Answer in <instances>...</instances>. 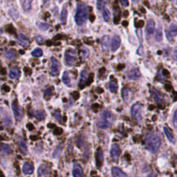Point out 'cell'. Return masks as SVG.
I'll return each mask as SVG.
<instances>
[{
	"mask_svg": "<svg viewBox=\"0 0 177 177\" xmlns=\"http://www.w3.org/2000/svg\"><path fill=\"white\" fill-rule=\"evenodd\" d=\"M161 145V139L160 136L157 133H151L147 136L146 138V149L156 154L160 149Z\"/></svg>",
	"mask_w": 177,
	"mask_h": 177,
	"instance_id": "1",
	"label": "cell"
},
{
	"mask_svg": "<svg viewBox=\"0 0 177 177\" xmlns=\"http://www.w3.org/2000/svg\"><path fill=\"white\" fill-rule=\"evenodd\" d=\"M88 7L84 4H78L75 15V21L76 24L78 26H83L84 24L87 19H88Z\"/></svg>",
	"mask_w": 177,
	"mask_h": 177,
	"instance_id": "2",
	"label": "cell"
},
{
	"mask_svg": "<svg viewBox=\"0 0 177 177\" xmlns=\"http://www.w3.org/2000/svg\"><path fill=\"white\" fill-rule=\"evenodd\" d=\"M112 114L108 111H103L100 114L97 125L100 129H108L112 125Z\"/></svg>",
	"mask_w": 177,
	"mask_h": 177,
	"instance_id": "3",
	"label": "cell"
},
{
	"mask_svg": "<svg viewBox=\"0 0 177 177\" xmlns=\"http://www.w3.org/2000/svg\"><path fill=\"white\" fill-rule=\"evenodd\" d=\"M76 57H77V53L74 50L68 49L67 51H66L65 54L66 65L69 66V67H72L75 64Z\"/></svg>",
	"mask_w": 177,
	"mask_h": 177,
	"instance_id": "4",
	"label": "cell"
},
{
	"mask_svg": "<svg viewBox=\"0 0 177 177\" xmlns=\"http://www.w3.org/2000/svg\"><path fill=\"white\" fill-rule=\"evenodd\" d=\"M142 106L141 105L138 104V103L134 104L133 106L131 107V113L132 117L136 118L139 122H141L142 120Z\"/></svg>",
	"mask_w": 177,
	"mask_h": 177,
	"instance_id": "5",
	"label": "cell"
},
{
	"mask_svg": "<svg viewBox=\"0 0 177 177\" xmlns=\"http://www.w3.org/2000/svg\"><path fill=\"white\" fill-rule=\"evenodd\" d=\"M51 68H50V73L53 76H58L60 73V67H61L60 62L57 59H55V57H52L51 58Z\"/></svg>",
	"mask_w": 177,
	"mask_h": 177,
	"instance_id": "6",
	"label": "cell"
},
{
	"mask_svg": "<svg viewBox=\"0 0 177 177\" xmlns=\"http://www.w3.org/2000/svg\"><path fill=\"white\" fill-rule=\"evenodd\" d=\"M12 109L13 111V113L16 119L21 120L24 116V112L22 108L19 106L16 102H13Z\"/></svg>",
	"mask_w": 177,
	"mask_h": 177,
	"instance_id": "7",
	"label": "cell"
},
{
	"mask_svg": "<svg viewBox=\"0 0 177 177\" xmlns=\"http://www.w3.org/2000/svg\"><path fill=\"white\" fill-rule=\"evenodd\" d=\"M177 34V28L175 24H171L170 26V29H169V32H166V35H167V38L170 42H172L174 39L172 38L176 37Z\"/></svg>",
	"mask_w": 177,
	"mask_h": 177,
	"instance_id": "8",
	"label": "cell"
},
{
	"mask_svg": "<svg viewBox=\"0 0 177 177\" xmlns=\"http://www.w3.org/2000/svg\"><path fill=\"white\" fill-rule=\"evenodd\" d=\"M33 0H20L21 6L25 12H30L33 8Z\"/></svg>",
	"mask_w": 177,
	"mask_h": 177,
	"instance_id": "9",
	"label": "cell"
},
{
	"mask_svg": "<svg viewBox=\"0 0 177 177\" xmlns=\"http://www.w3.org/2000/svg\"><path fill=\"white\" fill-rule=\"evenodd\" d=\"M119 152H120V147L117 144H113L111 147L110 150V156L113 159H118V157H119Z\"/></svg>",
	"mask_w": 177,
	"mask_h": 177,
	"instance_id": "10",
	"label": "cell"
},
{
	"mask_svg": "<svg viewBox=\"0 0 177 177\" xmlns=\"http://www.w3.org/2000/svg\"><path fill=\"white\" fill-rule=\"evenodd\" d=\"M120 38L118 35H115L112 39V42H111V49L112 51H116L120 45Z\"/></svg>",
	"mask_w": 177,
	"mask_h": 177,
	"instance_id": "11",
	"label": "cell"
},
{
	"mask_svg": "<svg viewBox=\"0 0 177 177\" xmlns=\"http://www.w3.org/2000/svg\"><path fill=\"white\" fill-rule=\"evenodd\" d=\"M17 42L20 45H22L23 46H28L29 44H30V41H29V39L26 37V35H23L22 33H20L19 35L17 37Z\"/></svg>",
	"mask_w": 177,
	"mask_h": 177,
	"instance_id": "12",
	"label": "cell"
},
{
	"mask_svg": "<svg viewBox=\"0 0 177 177\" xmlns=\"http://www.w3.org/2000/svg\"><path fill=\"white\" fill-rule=\"evenodd\" d=\"M73 177H83V170L81 166L75 163L73 169Z\"/></svg>",
	"mask_w": 177,
	"mask_h": 177,
	"instance_id": "13",
	"label": "cell"
},
{
	"mask_svg": "<svg viewBox=\"0 0 177 177\" xmlns=\"http://www.w3.org/2000/svg\"><path fill=\"white\" fill-rule=\"evenodd\" d=\"M155 30V22L153 20H149L146 25V33L147 37L152 35L154 33Z\"/></svg>",
	"mask_w": 177,
	"mask_h": 177,
	"instance_id": "14",
	"label": "cell"
},
{
	"mask_svg": "<svg viewBox=\"0 0 177 177\" xmlns=\"http://www.w3.org/2000/svg\"><path fill=\"white\" fill-rule=\"evenodd\" d=\"M141 73L138 68H132L129 72L128 77L131 80H138V78H141Z\"/></svg>",
	"mask_w": 177,
	"mask_h": 177,
	"instance_id": "15",
	"label": "cell"
},
{
	"mask_svg": "<svg viewBox=\"0 0 177 177\" xmlns=\"http://www.w3.org/2000/svg\"><path fill=\"white\" fill-rule=\"evenodd\" d=\"M132 95H133V93H132L131 90L128 88L124 89L122 91V98L125 101H129L131 98Z\"/></svg>",
	"mask_w": 177,
	"mask_h": 177,
	"instance_id": "16",
	"label": "cell"
},
{
	"mask_svg": "<svg viewBox=\"0 0 177 177\" xmlns=\"http://www.w3.org/2000/svg\"><path fill=\"white\" fill-rule=\"evenodd\" d=\"M101 44L102 46V49L105 51H107L109 50V44H110V38L109 35H105L103 36L101 39Z\"/></svg>",
	"mask_w": 177,
	"mask_h": 177,
	"instance_id": "17",
	"label": "cell"
},
{
	"mask_svg": "<svg viewBox=\"0 0 177 177\" xmlns=\"http://www.w3.org/2000/svg\"><path fill=\"white\" fill-rule=\"evenodd\" d=\"M50 174V168L46 165H42L39 166L38 170V175L39 176H42L46 174Z\"/></svg>",
	"mask_w": 177,
	"mask_h": 177,
	"instance_id": "18",
	"label": "cell"
},
{
	"mask_svg": "<svg viewBox=\"0 0 177 177\" xmlns=\"http://www.w3.org/2000/svg\"><path fill=\"white\" fill-rule=\"evenodd\" d=\"M152 93L156 102L158 103V104L161 102H164V98H163V96L162 94H160V92H158L157 90H154Z\"/></svg>",
	"mask_w": 177,
	"mask_h": 177,
	"instance_id": "19",
	"label": "cell"
},
{
	"mask_svg": "<svg viewBox=\"0 0 177 177\" xmlns=\"http://www.w3.org/2000/svg\"><path fill=\"white\" fill-rule=\"evenodd\" d=\"M163 131H164L165 136H167V138H168L169 141L172 142V143H175L176 138L172 134V133H171V132L170 131V129H169L167 127H164V128H163Z\"/></svg>",
	"mask_w": 177,
	"mask_h": 177,
	"instance_id": "20",
	"label": "cell"
},
{
	"mask_svg": "<svg viewBox=\"0 0 177 177\" xmlns=\"http://www.w3.org/2000/svg\"><path fill=\"white\" fill-rule=\"evenodd\" d=\"M112 171L113 177H127L125 173L118 168H113Z\"/></svg>",
	"mask_w": 177,
	"mask_h": 177,
	"instance_id": "21",
	"label": "cell"
},
{
	"mask_svg": "<svg viewBox=\"0 0 177 177\" xmlns=\"http://www.w3.org/2000/svg\"><path fill=\"white\" fill-rule=\"evenodd\" d=\"M62 80L63 83H64L65 85H67V87L71 86V79L69 78V76H68V73L67 72V71H65V72L63 73Z\"/></svg>",
	"mask_w": 177,
	"mask_h": 177,
	"instance_id": "22",
	"label": "cell"
},
{
	"mask_svg": "<svg viewBox=\"0 0 177 177\" xmlns=\"http://www.w3.org/2000/svg\"><path fill=\"white\" fill-rule=\"evenodd\" d=\"M20 70L17 68H13L10 71L9 73V77L11 79H17L20 77Z\"/></svg>",
	"mask_w": 177,
	"mask_h": 177,
	"instance_id": "23",
	"label": "cell"
},
{
	"mask_svg": "<svg viewBox=\"0 0 177 177\" xmlns=\"http://www.w3.org/2000/svg\"><path fill=\"white\" fill-rule=\"evenodd\" d=\"M22 171L25 174H31L33 172V168L28 163H25L23 165Z\"/></svg>",
	"mask_w": 177,
	"mask_h": 177,
	"instance_id": "24",
	"label": "cell"
},
{
	"mask_svg": "<svg viewBox=\"0 0 177 177\" xmlns=\"http://www.w3.org/2000/svg\"><path fill=\"white\" fill-rule=\"evenodd\" d=\"M163 39V31L162 28L158 27V29L156 31L155 34V40L157 42H160Z\"/></svg>",
	"mask_w": 177,
	"mask_h": 177,
	"instance_id": "25",
	"label": "cell"
},
{
	"mask_svg": "<svg viewBox=\"0 0 177 177\" xmlns=\"http://www.w3.org/2000/svg\"><path fill=\"white\" fill-rule=\"evenodd\" d=\"M37 27H38L39 30L41 31H46L47 29H49L50 27V25L47 23L44 22H38L36 23Z\"/></svg>",
	"mask_w": 177,
	"mask_h": 177,
	"instance_id": "26",
	"label": "cell"
},
{
	"mask_svg": "<svg viewBox=\"0 0 177 177\" xmlns=\"http://www.w3.org/2000/svg\"><path fill=\"white\" fill-rule=\"evenodd\" d=\"M67 9H63L61 15H60V22L62 24H65L67 22Z\"/></svg>",
	"mask_w": 177,
	"mask_h": 177,
	"instance_id": "27",
	"label": "cell"
},
{
	"mask_svg": "<svg viewBox=\"0 0 177 177\" xmlns=\"http://www.w3.org/2000/svg\"><path fill=\"white\" fill-rule=\"evenodd\" d=\"M4 54H5V56H6L8 59L10 60H13L16 58V56H15V54L14 53V52L10 49L6 50V51H5Z\"/></svg>",
	"mask_w": 177,
	"mask_h": 177,
	"instance_id": "28",
	"label": "cell"
},
{
	"mask_svg": "<svg viewBox=\"0 0 177 177\" xmlns=\"http://www.w3.org/2000/svg\"><path fill=\"white\" fill-rule=\"evenodd\" d=\"M87 74L84 71H83L81 73V77H80V83H79V85L80 86V88H83V86L84 87V84H85V82L87 81Z\"/></svg>",
	"mask_w": 177,
	"mask_h": 177,
	"instance_id": "29",
	"label": "cell"
},
{
	"mask_svg": "<svg viewBox=\"0 0 177 177\" xmlns=\"http://www.w3.org/2000/svg\"><path fill=\"white\" fill-rule=\"evenodd\" d=\"M102 16H103V18H104L105 22H108V21H109L110 19V16H111L110 12H109V10L106 9V8H104V9H103Z\"/></svg>",
	"mask_w": 177,
	"mask_h": 177,
	"instance_id": "30",
	"label": "cell"
},
{
	"mask_svg": "<svg viewBox=\"0 0 177 177\" xmlns=\"http://www.w3.org/2000/svg\"><path fill=\"white\" fill-rule=\"evenodd\" d=\"M19 146L21 151H22L23 154H27V147H26V145L24 141H23L22 140H20L19 141Z\"/></svg>",
	"mask_w": 177,
	"mask_h": 177,
	"instance_id": "31",
	"label": "cell"
},
{
	"mask_svg": "<svg viewBox=\"0 0 177 177\" xmlns=\"http://www.w3.org/2000/svg\"><path fill=\"white\" fill-rule=\"evenodd\" d=\"M1 149H2V152L4 154H6V155H9L10 153V152H11V149H10V147L6 144L2 145L1 146Z\"/></svg>",
	"mask_w": 177,
	"mask_h": 177,
	"instance_id": "32",
	"label": "cell"
},
{
	"mask_svg": "<svg viewBox=\"0 0 177 177\" xmlns=\"http://www.w3.org/2000/svg\"><path fill=\"white\" fill-rule=\"evenodd\" d=\"M108 0H97V9L98 10H102L104 9L105 5L107 4Z\"/></svg>",
	"mask_w": 177,
	"mask_h": 177,
	"instance_id": "33",
	"label": "cell"
},
{
	"mask_svg": "<svg viewBox=\"0 0 177 177\" xmlns=\"http://www.w3.org/2000/svg\"><path fill=\"white\" fill-rule=\"evenodd\" d=\"M9 14L10 17H11L13 20H16L19 17V13H18L17 10L15 9H11L9 10Z\"/></svg>",
	"mask_w": 177,
	"mask_h": 177,
	"instance_id": "34",
	"label": "cell"
},
{
	"mask_svg": "<svg viewBox=\"0 0 177 177\" xmlns=\"http://www.w3.org/2000/svg\"><path fill=\"white\" fill-rule=\"evenodd\" d=\"M34 116H35L36 118H38V120H42L45 118V113L42 111H35L34 112Z\"/></svg>",
	"mask_w": 177,
	"mask_h": 177,
	"instance_id": "35",
	"label": "cell"
},
{
	"mask_svg": "<svg viewBox=\"0 0 177 177\" xmlns=\"http://www.w3.org/2000/svg\"><path fill=\"white\" fill-rule=\"evenodd\" d=\"M31 55H32L33 57H39L42 56V55H43V52H42V50L41 49L37 48L35 50H33L32 53H31Z\"/></svg>",
	"mask_w": 177,
	"mask_h": 177,
	"instance_id": "36",
	"label": "cell"
},
{
	"mask_svg": "<svg viewBox=\"0 0 177 177\" xmlns=\"http://www.w3.org/2000/svg\"><path fill=\"white\" fill-rule=\"evenodd\" d=\"M109 91L112 93H114V92L116 91L117 89V86L115 84L114 82H111V83L109 84Z\"/></svg>",
	"mask_w": 177,
	"mask_h": 177,
	"instance_id": "37",
	"label": "cell"
},
{
	"mask_svg": "<svg viewBox=\"0 0 177 177\" xmlns=\"http://www.w3.org/2000/svg\"><path fill=\"white\" fill-rule=\"evenodd\" d=\"M136 35L138 36V40L142 42V31L141 28H138L136 30Z\"/></svg>",
	"mask_w": 177,
	"mask_h": 177,
	"instance_id": "38",
	"label": "cell"
},
{
	"mask_svg": "<svg viewBox=\"0 0 177 177\" xmlns=\"http://www.w3.org/2000/svg\"><path fill=\"white\" fill-rule=\"evenodd\" d=\"M136 53L138 54L140 56H144V49H143V46H142L141 44L139 46L138 50H137L136 51Z\"/></svg>",
	"mask_w": 177,
	"mask_h": 177,
	"instance_id": "39",
	"label": "cell"
},
{
	"mask_svg": "<svg viewBox=\"0 0 177 177\" xmlns=\"http://www.w3.org/2000/svg\"><path fill=\"white\" fill-rule=\"evenodd\" d=\"M35 40L38 44H43L44 41H45V39H44L43 37H42L41 35H38L35 37Z\"/></svg>",
	"mask_w": 177,
	"mask_h": 177,
	"instance_id": "40",
	"label": "cell"
},
{
	"mask_svg": "<svg viewBox=\"0 0 177 177\" xmlns=\"http://www.w3.org/2000/svg\"><path fill=\"white\" fill-rule=\"evenodd\" d=\"M177 112L176 110H175V112L174 113L173 115V118H172V122H173V125L174 128H176V123H177Z\"/></svg>",
	"mask_w": 177,
	"mask_h": 177,
	"instance_id": "41",
	"label": "cell"
},
{
	"mask_svg": "<svg viewBox=\"0 0 177 177\" xmlns=\"http://www.w3.org/2000/svg\"><path fill=\"white\" fill-rule=\"evenodd\" d=\"M89 54V51L87 49H83L81 51V55H82V57H83L84 58H86L88 57Z\"/></svg>",
	"mask_w": 177,
	"mask_h": 177,
	"instance_id": "42",
	"label": "cell"
},
{
	"mask_svg": "<svg viewBox=\"0 0 177 177\" xmlns=\"http://www.w3.org/2000/svg\"><path fill=\"white\" fill-rule=\"evenodd\" d=\"M62 152V149L60 147H57V148L53 152V157H58L60 154V153Z\"/></svg>",
	"mask_w": 177,
	"mask_h": 177,
	"instance_id": "43",
	"label": "cell"
},
{
	"mask_svg": "<svg viewBox=\"0 0 177 177\" xmlns=\"http://www.w3.org/2000/svg\"><path fill=\"white\" fill-rule=\"evenodd\" d=\"M51 94H52V91L51 88L47 89L45 91H44V96L45 97H49L50 96H51Z\"/></svg>",
	"mask_w": 177,
	"mask_h": 177,
	"instance_id": "44",
	"label": "cell"
},
{
	"mask_svg": "<svg viewBox=\"0 0 177 177\" xmlns=\"http://www.w3.org/2000/svg\"><path fill=\"white\" fill-rule=\"evenodd\" d=\"M120 2H121V4H122L123 6L127 7V6H129L128 0H120Z\"/></svg>",
	"mask_w": 177,
	"mask_h": 177,
	"instance_id": "45",
	"label": "cell"
},
{
	"mask_svg": "<svg viewBox=\"0 0 177 177\" xmlns=\"http://www.w3.org/2000/svg\"><path fill=\"white\" fill-rule=\"evenodd\" d=\"M55 118H56V119H57L58 121L61 120V116H60V113H58L57 112H56L55 113Z\"/></svg>",
	"mask_w": 177,
	"mask_h": 177,
	"instance_id": "46",
	"label": "cell"
},
{
	"mask_svg": "<svg viewBox=\"0 0 177 177\" xmlns=\"http://www.w3.org/2000/svg\"><path fill=\"white\" fill-rule=\"evenodd\" d=\"M174 59L176 60V49H174Z\"/></svg>",
	"mask_w": 177,
	"mask_h": 177,
	"instance_id": "47",
	"label": "cell"
},
{
	"mask_svg": "<svg viewBox=\"0 0 177 177\" xmlns=\"http://www.w3.org/2000/svg\"><path fill=\"white\" fill-rule=\"evenodd\" d=\"M131 1H132V2H134V4H136V3H137V2H138V0H131Z\"/></svg>",
	"mask_w": 177,
	"mask_h": 177,
	"instance_id": "48",
	"label": "cell"
},
{
	"mask_svg": "<svg viewBox=\"0 0 177 177\" xmlns=\"http://www.w3.org/2000/svg\"><path fill=\"white\" fill-rule=\"evenodd\" d=\"M2 31L0 30V34H2Z\"/></svg>",
	"mask_w": 177,
	"mask_h": 177,
	"instance_id": "49",
	"label": "cell"
},
{
	"mask_svg": "<svg viewBox=\"0 0 177 177\" xmlns=\"http://www.w3.org/2000/svg\"><path fill=\"white\" fill-rule=\"evenodd\" d=\"M170 1H175V0H170Z\"/></svg>",
	"mask_w": 177,
	"mask_h": 177,
	"instance_id": "50",
	"label": "cell"
}]
</instances>
